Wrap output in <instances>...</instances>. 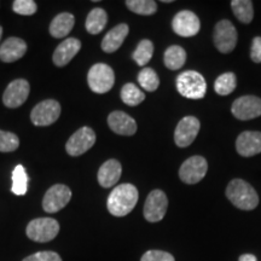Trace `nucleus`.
<instances>
[{
    "instance_id": "obj_1",
    "label": "nucleus",
    "mask_w": 261,
    "mask_h": 261,
    "mask_svg": "<svg viewBox=\"0 0 261 261\" xmlns=\"http://www.w3.org/2000/svg\"><path fill=\"white\" fill-rule=\"evenodd\" d=\"M138 190L132 184H121L110 192L108 197V211L114 217H125L129 214L138 202Z\"/></svg>"
},
{
    "instance_id": "obj_2",
    "label": "nucleus",
    "mask_w": 261,
    "mask_h": 261,
    "mask_svg": "<svg viewBox=\"0 0 261 261\" xmlns=\"http://www.w3.org/2000/svg\"><path fill=\"white\" fill-rule=\"evenodd\" d=\"M226 197L234 207L242 211H253L259 204V196L256 191L243 179H233L228 182Z\"/></svg>"
},
{
    "instance_id": "obj_3",
    "label": "nucleus",
    "mask_w": 261,
    "mask_h": 261,
    "mask_svg": "<svg viewBox=\"0 0 261 261\" xmlns=\"http://www.w3.org/2000/svg\"><path fill=\"white\" fill-rule=\"evenodd\" d=\"M175 85L178 92L188 99H202L207 91L204 77L195 70H187L179 74Z\"/></svg>"
},
{
    "instance_id": "obj_4",
    "label": "nucleus",
    "mask_w": 261,
    "mask_h": 261,
    "mask_svg": "<svg viewBox=\"0 0 261 261\" xmlns=\"http://www.w3.org/2000/svg\"><path fill=\"white\" fill-rule=\"evenodd\" d=\"M60 224L54 218H38L32 220L25 228L28 238L39 243H46L57 237Z\"/></svg>"
},
{
    "instance_id": "obj_5",
    "label": "nucleus",
    "mask_w": 261,
    "mask_h": 261,
    "mask_svg": "<svg viewBox=\"0 0 261 261\" xmlns=\"http://www.w3.org/2000/svg\"><path fill=\"white\" fill-rule=\"evenodd\" d=\"M90 89L96 93H107L113 89L115 74L112 67L104 63H97L91 67L87 75Z\"/></svg>"
},
{
    "instance_id": "obj_6",
    "label": "nucleus",
    "mask_w": 261,
    "mask_h": 261,
    "mask_svg": "<svg viewBox=\"0 0 261 261\" xmlns=\"http://www.w3.org/2000/svg\"><path fill=\"white\" fill-rule=\"evenodd\" d=\"M237 31L227 19L218 22L214 29V45L221 54H230L236 47Z\"/></svg>"
},
{
    "instance_id": "obj_7",
    "label": "nucleus",
    "mask_w": 261,
    "mask_h": 261,
    "mask_svg": "<svg viewBox=\"0 0 261 261\" xmlns=\"http://www.w3.org/2000/svg\"><path fill=\"white\" fill-rule=\"evenodd\" d=\"M168 207L167 196L161 190H154L146 197L144 210V218L150 223H158L165 218Z\"/></svg>"
},
{
    "instance_id": "obj_8",
    "label": "nucleus",
    "mask_w": 261,
    "mask_h": 261,
    "mask_svg": "<svg viewBox=\"0 0 261 261\" xmlns=\"http://www.w3.org/2000/svg\"><path fill=\"white\" fill-rule=\"evenodd\" d=\"M208 169V163L202 156H192L188 159L179 169V177L185 184H197L204 178Z\"/></svg>"
},
{
    "instance_id": "obj_9",
    "label": "nucleus",
    "mask_w": 261,
    "mask_h": 261,
    "mask_svg": "<svg viewBox=\"0 0 261 261\" xmlns=\"http://www.w3.org/2000/svg\"><path fill=\"white\" fill-rule=\"evenodd\" d=\"M96 143V133L90 127H81L70 137L65 150L70 156H80L90 150Z\"/></svg>"
},
{
    "instance_id": "obj_10",
    "label": "nucleus",
    "mask_w": 261,
    "mask_h": 261,
    "mask_svg": "<svg viewBox=\"0 0 261 261\" xmlns=\"http://www.w3.org/2000/svg\"><path fill=\"white\" fill-rule=\"evenodd\" d=\"M61 115V106L57 100L47 99L33 108L31 120L35 126H50Z\"/></svg>"
},
{
    "instance_id": "obj_11",
    "label": "nucleus",
    "mask_w": 261,
    "mask_h": 261,
    "mask_svg": "<svg viewBox=\"0 0 261 261\" xmlns=\"http://www.w3.org/2000/svg\"><path fill=\"white\" fill-rule=\"evenodd\" d=\"M71 198L70 189L65 185L57 184L46 191L42 200V208L47 213H57L69 203Z\"/></svg>"
},
{
    "instance_id": "obj_12",
    "label": "nucleus",
    "mask_w": 261,
    "mask_h": 261,
    "mask_svg": "<svg viewBox=\"0 0 261 261\" xmlns=\"http://www.w3.org/2000/svg\"><path fill=\"white\" fill-rule=\"evenodd\" d=\"M231 112L238 120L247 121V120L256 119L261 116V99L255 96H242L234 100Z\"/></svg>"
},
{
    "instance_id": "obj_13",
    "label": "nucleus",
    "mask_w": 261,
    "mask_h": 261,
    "mask_svg": "<svg viewBox=\"0 0 261 261\" xmlns=\"http://www.w3.org/2000/svg\"><path fill=\"white\" fill-rule=\"evenodd\" d=\"M200 121L194 116H185L179 121L174 130V142L179 148L191 145L200 130Z\"/></svg>"
},
{
    "instance_id": "obj_14",
    "label": "nucleus",
    "mask_w": 261,
    "mask_h": 261,
    "mask_svg": "<svg viewBox=\"0 0 261 261\" xmlns=\"http://www.w3.org/2000/svg\"><path fill=\"white\" fill-rule=\"evenodd\" d=\"M172 28L175 34L180 35L184 38L195 37L201 28L200 18L196 16L194 12L184 10V11L178 12L174 16L172 22Z\"/></svg>"
},
{
    "instance_id": "obj_15",
    "label": "nucleus",
    "mask_w": 261,
    "mask_h": 261,
    "mask_svg": "<svg viewBox=\"0 0 261 261\" xmlns=\"http://www.w3.org/2000/svg\"><path fill=\"white\" fill-rule=\"evenodd\" d=\"M29 84L24 79L14 80L6 87L4 96H3V102L8 108H18L23 104L29 96Z\"/></svg>"
},
{
    "instance_id": "obj_16",
    "label": "nucleus",
    "mask_w": 261,
    "mask_h": 261,
    "mask_svg": "<svg viewBox=\"0 0 261 261\" xmlns=\"http://www.w3.org/2000/svg\"><path fill=\"white\" fill-rule=\"evenodd\" d=\"M237 152L243 158H252L261 152V132L246 130L236 140Z\"/></svg>"
},
{
    "instance_id": "obj_17",
    "label": "nucleus",
    "mask_w": 261,
    "mask_h": 261,
    "mask_svg": "<svg viewBox=\"0 0 261 261\" xmlns=\"http://www.w3.org/2000/svg\"><path fill=\"white\" fill-rule=\"evenodd\" d=\"M81 48V41L76 38H67L58 45L54 54V63L57 67H64L76 56Z\"/></svg>"
},
{
    "instance_id": "obj_18",
    "label": "nucleus",
    "mask_w": 261,
    "mask_h": 261,
    "mask_svg": "<svg viewBox=\"0 0 261 261\" xmlns=\"http://www.w3.org/2000/svg\"><path fill=\"white\" fill-rule=\"evenodd\" d=\"M108 125L114 133L120 136H133L137 132L135 119L123 112H113L108 116Z\"/></svg>"
},
{
    "instance_id": "obj_19",
    "label": "nucleus",
    "mask_w": 261,
    "mask_h": 261,
    "mask_svg": "<svg viewBox=\"0 0 261 261\" xmlns=\"http://www.w3.org/2000/svg\"><path fill=\"white\" fill-rule=\"evenodd\" d=\"M27 52V44L21 38H9L0 46V61L12 63L24 56Z\"/></svg>"
},
{
    "instance_id": "obj_20",
    "label": "nucleus",
    "mask_w": 261,
    "mask_h": 261,
    "mask_svg": "<svg viewBox=\"0 0 261 261\" xmlns=\"http://www.w3.org/2000/svg\"><path fill=\"white\" fill-rule=\"evenodd\" d=\"M121 173V163L116 160H108L100 166L99 171H98V182L102 188H112L119 181Z\"/></svg>"
},
{
    "instance_id": "obj_21",
    "label": "nucleus",
    "mask_w": 261,
    "mask_h": 261,
    "mask_svg": "<svg viewBox=\"0 0 261 261\" xmlns=\"http://www.w3.org/2000/svg\"><path fill=\"white\" fill-rule=\"evenodd\" d=\"M129 28L125 23H121L116 27H114L112 31H109L103 38L102 41V50L107 54H113L116 50H119L120 46L123 44L125 39L128 35Z\"/></svg>"
},
{
    "instance_id": "obj_22",
    "label": "nucleus",
    "mask_w": 261,
    "mask_h": 261,
    "mask_svg": "<svg viewBox=\"0 0 261 261\" xmlns=\"http://www.w3.org/2000/svg\"><path fill=\"white\" fill-rule=\"evenodd\" d=\"M75 18L69 12H62L52 19L50 24V34L54 38H65L74 27Z\"/></svg>"
},
{
    "instance_id": "obj_23",
    "label": "nucleus",
    "mask_w": 261,
    "mask_h": 261,
    "mask_svg": "<svg viewBox=\"0 0 261 261\" xmlns=\"http://www.w3.org/2000/svg\"><path fill=\"white\" fill-rule=\"evenodd\" d=\"M163 61H165V65L168 69L178 70L185 64V61H187V52H185L182 47L178 46V45H173V46H169L167 50L165 51Z\"/></svg>"
},
{
    "instance_id": "obj_24",
    "label": "nucleus",
    "mask_w": 261,
    "mask_h": 261,
    "mask_svg": "<svg viewBox=\"0 0 261 261\" xmlns=\"http://www.w3.org/2000/svg\"><path fill=\"white\" fill-rule=\"evenodd\" d=\"M108 15L102 8H94L86 18V31L90 34H99L106 28Z\"/></svg>"
},
{
    "instance_id": "obj_25",
    "label": "nucleus",
    "mask_w": 261,
    "mask_h": 261,
    "mask_svg": "<svg viewBox=\"0 0 261 261\" xmlns=\"http://www.w3.org/2000/svg\"><path fill=\"white\" fill-rule=\"evenodd\" d=\"M231 9L236 18L242 23L248 24L253 21L254 10L253 3L250 0H233L231 2Z\"/></svg>"
},
{
    "instance_id": "obj_26",
    "label": "nucleus",
    "mask_w": 261,
    "mask_h": 261,
    "mask_svg": "<svg viewBox=\"0 0 261 261\" xmlns=\"http://www.w3.org/2000/svg\"><path fill=\"white\" fill-rule=\"evenodd\" d=\"M28 190V175L22 165L16 166L12 172L11 191L17 196H23Z\"/></svg>"
},
{
    "instance_id": "obj_27",
    "label": "nucleus",
    "mask_w": 261,
    "mask_h": 261,
    "mask_svg": "<svg viewBox=\"0 0 261 261\" xmlns=\"http://www.w3.org/2000/svg\"><path fill=\"white\" fill-rule=\"evenodd\" d=\"M237 86L236 75L233 73H225L220 75L214 84V90L219 96H228L233 92Z\"/></svg>"
},
{
    "instance_id": "obj_28",
    "label": "nucleus",
    "mask_w": 261,
    "mask_h": 261,
    "mask_svg": "<svg viewBox=\"0 0 261 261\" xmlns=\"http://www.w3.org/2000/svg\"><path fill=\"white\" fill-rule=\"evenodd\" d=\"M121 99L127 106L136 107L145 99V94L135 84H126L121 90Z\"/></svg>"
},
{
    "instance_id": "obj_29",
    "label": "nucleus",
    "mask_w": 261,
    "mask_h": 261,
    "mask_svg": "<svg viewBox=\"0 0 261 261\" xmlns=\"http://www.w3.org/2000/svg\"><path fill=\"white\" fill-rule=\"evenodd\" d=\"M152 54H154V45L148 39H145V40H142L139 42L138 47L133 52L132 57L137 64L140 65V67H144L151 60Z\"/></svg>"
},
{
    "instance_id": "obj_30",
    "label": "nucleus",
    "mask_w": 261,
    "mask_h": 261,
    "mask_svg": "<svg viewBox=\"0 0 261 261\" xmlns=\"http://www.w3.org/2000/svg\"><path fill=\"white\" fill-rule=\"evenodd\" d=\"M138 83L142 89H144L148 92H154L159 89L160 79L156 74V71L151 68H144L138 75Z\"/></svg>"
},
{
    "instance_id": "obj_31",
    "label": "nucleus",
    "mask_w": 261,
    "mask_h": 261,
    "mask_svg": "<svg viewBox=\"0 0 261 261\" xmlns=\"http://www.w3.org/2000/svg\"><path fill=\"white\" fill-rule=\"evenodd\" d=\"M126 6L135 14L144 16L155 14L158 10V4L152 0H127Z\"/></svg>"
},
{
    "instance_id": "obj_32",
    "label": "nucleus",
    "mask_w": 261,
    "mask_h": 261,
    "mask_svg": "<svg viewBox=\"0 0 261 261\" xmlns=\"http://www.w3.org/2000/svg\"><path fill=\"white\" fill-rule=\"evenodd\" d=\"M19 139L15 133L0 130V152H11L18 149Z\"/></svg>"
},
{
    "instance_id": "obj_33",
    "label": "nucleus",
    "mask_w": 261,
    "mask_h": 261,
    "mask_svg": "<svg viewBox=\"0 0 261 261\" xmlns=\"http://www.w3.org/2000/svg\"><path fill=\"white\" fill-rule=\"evenodd\" d=\"M12 10L18 15L32 16L37 12L38 6L33 0H15L12 4Z\"/></svg>"
},
{
    "instance_id": "obj_34",
    "label": "nucleus",
    "mask_w": 261,
    "mask_h": 261,
    "mask_svg": "<svg viewBox=\"0 0 261 261\" xmlns=\"http://www.w3.org/2000/svg\"><path fill=\"white\" fill-rule=\"evenodd\" d=\"M140 261H175V259L172 254H169L167 252L152 249L148 250V252L142 256Z\"/></svg>"
},
{
    "instance_id": "obj_35",
    "label": "nucleus",
    "mask_w": 261,
    "mask_h": 261,
    "mask_svg": "<svg viewBox=\"0 0 261 261\" xmlns=\"http://www.w3.org/2000/svg\"><path fill=\"white\" fill-rule=\"evenodd\" d=\"M22 261H62V259L55 252H38L24 257Z\"/></svg>"
},
{
    "instance_id": "obj_36",
    "label": "nucleus",
    "mask_w": 261,
    "mask_h": 261,
    "mask_svg": "<svg viewBox=\"0 0 261 261\" xmlns=\"http://www.w3.org/2000/svg\"><path fill=\"white\" fill-rule=\"evenodd\" d=\"M250 58L255 63H261V37H256L253 39Z\"/></svg>"
},
{
    "instance_id": "obj_37",
    "label": "nucleus",
    "mask_w": 261,
    "mask_h": 261,
    "mask_svg": "<svg viewBox=\"0 0 261 261\" xmlns=\"http://www.w3.org/2000/svg\"><path fill=\"white\" fill-rule=\"evenodd\" d=\"M238 261H257V259L253 254H243V255L240 256Z\"/></svg>"
},
{
    "instance_id": "obj_38",
    "label": "nucleus",
    "mask_w": 261,
    "mask_h": 261,
    "mask_svg": "<svg viewBox=\"0 0 261 261\" xmlns=\"http://www.w3.org/2000/svg\"><path fill=\"white\" fill-rule=\"evenodd\" d=\"M2 35H3V28L0 27V39H2Z\"/></svg>"
}]
</instances>
